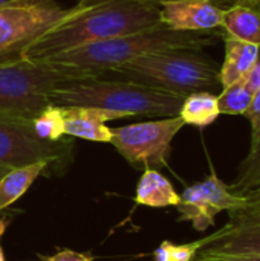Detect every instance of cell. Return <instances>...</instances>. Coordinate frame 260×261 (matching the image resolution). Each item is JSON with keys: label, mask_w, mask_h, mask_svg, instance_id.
<instances>
[{"label": "cell", "mask_w": 260, "mask_h": 261, "mask_svg": "<svg viewBox=\"0 0 260 261\" xmlns=\"http://www.w3.org/2000/svg\"><path fill=\"white\" fill-rule=\"evenodd\" d=\"M161 24L159 5L136 0H106L86 5L74 17L57 23L25 50L23 60H43L86 44L112 40Z\"/></svg>", "instance_id": "6da1fadb"}, {"label": "cell", "mask_w": 260, "mask_h": 261, "mask_svg": "<svg viewBox=\"0 0 260 261\" xmlns=\"http://www.w3.org/2000/svg\"><path fill=\"white\" fill-rule=\"evenodd\" d=\"M215 37L216 34L211 31H175L161 23L144 31L64 50L43 60L104 78L109 70L143 55L166 50H202L215 43Z\"/></svg>", "instance_id": "7a4b0ae2"}, {"label": "cell", "mask_w": 260, "mask_h": 261, "mask_svg": "<svg viewBox=\"0 0 260 261\" xmlns=\"http://www.w3.org/2000/svg\"><path fill=\"white\" fill-rule=\"evenodd\" d=\"M51 104L60 107H95L129 116H178L184 96L136 81L86 78L60 84L49 92Z\"/></svg>", "instance_id": "3957f363"}, {"label": "cell", "mask_w": 260, "mask_h": 261, "mask_svg": "<svg viewBox=\"0 0 260 261\" xmlns=\"http://www.w3.org/2000/svg\"><path fill=\"white\" fill-rule=\"evenodd\" d=\"M136 81L159 90L187 96L221 87L219 67L201 50H166L143 55L106 73L104 78Z\"/></svg>", "instance_id": "277c9868"}, {"label": "cell", "mask_w": 260, "mask_h": 261, "mask_svg": "<svg viewBox=\"0 0 260 261\" xmlns=\"http://www.w3.org/2000/svg\"><path fill=\"white\" fill-rule=\"evenodd\" d=\"M98 78L44 60L0 64V116L34 119L51 104L49 92L75 80Z\"/></svg>", "instance_id": "5b68a950"}, {"label": "cell", "mask_w": 260, "mask_h": 261, "mask_svg": "<svg viewBox=\"0 0 260 261\" xmlns=\"http://www.w3.org/2000/svg\"><path fill=\"white\" fill-rule=\"evenodd\" d=\"M86 5L63 8L55 0H23L0 6V64L23 60L26 47Z\"/></svg>", "instance_id": "8992f818"}, {"label": "cell", "mask_w": 260, "mask_h": 261, "mask_svg": "<svg viewBox=\"0 0 260 261\" xmlns=\"http://www.w3.org/2000/svg\"><path fill=\"white\" fill-rule=\"evenodd\" d=\"M179 116L112 128L110 144L132 165L167 167L172 141L184 127Z\"/></svg>", "instance_id": "52a82bcc"}, {"label": "cell", "mask_w": 260, "mask_h": 261, "mask_svg": "<svg viewBox=\"0 0 260 261\" xmlns=\"http://www.w3.org/2000/svg\"><path fill=\"white\" fill-rule=\"evenodd\" d=\"M248 206L245 196L231 190L230 185L222 182L215 171L204 180L196 182L184 190L176 205L181 222H190L196 231H205L215 226L216 216L222 211L241 213Z\"/></svg>", "instance_id": "ba28073f"}, {"label": "cell", "mask_w": 260, "mask_h": 261, "mask_svg": "<svg viewBox=\"0 0 260 261\" xmlns=\"http://www.w3.org/2000/svg\"><path fill=\"white\" fill-rule=\"evenodd\" d=\"M69 141H43L32 130L31 119L0 116V165L23 167L38 161L60 162L70 153Z\"/></svg>", "instance_id": "9c48e42d"}, {"label": "cell", "mask_w": 260, "mask_h": 261, "mask_svg": "<svg viewBox=\"0 0 260 261\" xmlns=\"http://www.w3.org/2000/svg\"><path fill=\"white\" fill-rule=\"evenodd\" d=\"M253 252H260V214L231 213L225 226L204 239L198 255Z\"/></svg>", "instance_id": "30bf717a"}, {"label": "cell", "mask_w": 260, "mask_h": 261, "mask_svg": "<svg viewBox=\"0 0 260 261\" xmlns=\"http://www.w3.org/2000/svg\"><path fill=\"white\" fill-rule=\"evenodd\" d=\"M161 23L175 31L208 32L221 29L224 8L208 0H176L159 5Z\"/></svg>", "instance_id": "8fae6325"}, {"label": "cell", "mask_w": 260, "mask_h": 261, "mask_svg": "<svg viewBox=\"0 0 260 261\" xmlns=\"http://www.w3.org/2000/svg\"><path fill=\"white\" fill-rule=\"evenodd\" d=\"M64 115V135L93 142H110L112 128L106 122L121 119L123 116L115 112L95 109V107H63Z\"/></svg>", "instance_id": "7c38bea8"}, {"label": "cell", "mask_w": 260, "mask_h": 261, "mask_svg": "<svg viewBox=\"0 0 260 261\" xmlns=\"http://www.w3.org/2000/svg\"><path fill=\"white\" fill-rule=\"evenodd\" d=\"M224 37L257 44L260 47V8L256 0H238L224 11Z\"/></svg>", "instance_id": "4fadbf2b"}, {"label": "cell", "mask_w": 260, "mask_h": 261, "mask_svg": "<svg viewBox=\"0 0 260 261\" xmlns=\"http://www.w3.org/2000/svg\"><path fill=\"white\" fill-rule=\"evenodd\" d=\"M224 40L225 55L224 63L219 67V83L222 89L242 80L251 70L260 55V47L257 44L230 37H224Z\"/></svg>", "instance_id": "5bb4252c"}, {"label": "cell", "mask_w": 260, "mask_h": 261, "mask_svg": "<svg viewBox=\"0 0 260 261\" xmlns=\"http://www.w3.org/2000/svg\"><path fill=\"white\" fill-rule=\"evenodd\" d=\"M136 205L166 208L176 206L179 203V194L175 191L173 185L167 177L153 168H146L143 173L135 194Z\"/></svg>", "instance_id": "9a60e30c"}, {"label": "cell", "mask_w": 260, "mask_h": 261, "mask_svg": "<svg viewBox=\"0 0 260 261\" xmlns=\"http://www.w3.org/2000/svg\"><path fill=\"white\" fill-rule=\"evenodd\" d=\"M49 165L51 162L48 161H38L23 167L11 168L0 179V211L17 202Z\"/></svg>", "instance_id": "2e32d148"}, {"label": "cell", "mask_w": 260, "mask_h": 261, "mask_svg": "<svg viewBox=\"0 0 260 261\" xmlns=\"http://www.w3.org/2000/svg\"><path fill=\"white\" fill-rule=\"evenodd\" d=\"M221 115L218 95L213 92H195L184 98L179 109V118L185 125L205 128L211 125Z\"/></svg>", "instance_id": "e0dca14e"}, {"label": "cell", "mask_w": 260, "mask_h": 261, "mask_svg": "<svg viewBox=\"0 0 260 261\" xmlns=\"http://www.w3.org/2000/svg\"><path fill=\"white\" fill-rule=\"evenodd\" d=\"M260 185V135L250 142L247 158L239 167L236 180L230 185L231 190L241 196Z\"/></svg>", "instance_id": "ac0fdd59"}, {"label": "cell", "mask_w": 260, "mask_h": 261, "mask_svg": "<svg viewBox=\"0 0 260 261\" xmlns=\"http://www.w3.org/2000/svg\"><path fill=\"white\" fill-rule=\"evenodd\" d=\"M34 133L43 139L51 142H58L64 136V115L63 107L49 104L44 107L34 119H32Z\"/></svg>", "instance_id": "d6986e66"}, {"label": "cell", "mask_w": 260, "mask_h": 261, "mask_svg": "<svg viewBox=\"0 0 260 261\" xmlns=\"http://www.w3.org/2000/svg\"><path fill=\"white\" fill-rule=\"evenodd\" d=\"M253 98L254 93L247 87L244 78L228 87H224L218 95L221 115H247Z\"/></svg>", "instance_id": "ffe728a7"}, {"label": "cell", "mask_w": 260, "mask_h": 261, "mask_svg": "<svg viewBox=\"0 0 260 261\" xmlns=\"http://www.w3.org/2000/svg\"><path fill=\"white\" fill-rule=\"evenodd\" d=\"M202 246H204V239L192 242V243H185V245H175V243L166 240L153 251V260L195 261Z\"/></svg>", "instance_id": "44dd1931"}, {"label": "cell", "mask_w": 260, "mask_h": 261, "mask_svg": "<svg viewBox=\"0 0 260 261\" xmlns=\"http://www.w3.org/2000/svg\"><path fill=\"white\" fill-rule=\"evenodd\" d=\"M250 119V125H251V141L256 139L260 135V87L257 92L254 93V98L251 101V106L245 115Z\"/></svg>", "instance_id": "7402d4cb"}, {"label": "cell", "mask_w": 260, "mask_h": 261, "mask_svg": "<svg viewBox=\"0 0 260 261\" xmlns=\"http://www.w3.org/2000/svg\"><path fill=\"white\" fill-rule=\"evenodd\" d=\"M195 261H260V252L228 254V255H198Z\"/></svg>", "instance_id": "603a6c76"}, {"label": "cell", "mask_w": 260, "mask_h": 261, "mask_svg": "<svg viewBox=\"0 0 260 261\" xmlns=\"http://www.w3.org/2000/svg\"><path fill=\"white\" fill-rule=\"evenodd\" d=\"M44 261H95L93 255L84 254V252H77L72 249H61L52 257L44 258Z\"/></svg>", "instance_id": "cb8c5ba5"}, {"label": "cell", "mask_w": 260, "mask_h": 261, "mask_svg": "<svg viewBox=\"0 0 260 261\" xmlns=\"http://www.w3.org/2000/svg\"><path fill=\"white\" fill-rule=\"evenodd\" d=\"M244 196L247 199L248 206L245 211H241V213H244V214H260V185L256 187L254 190L248 191Z\"/></svg>", "instance_id": "d4e9b609"}, {"label": "cell", "mask_w": 260, "mask_h": 261, "mask_svg": "<svg viewBox=\"0 0 260 261\" xmlns=\"http://www.w3.org/2000/svg\"><path fill=\"white\" fill-rule=\"evenodd\" d=\"M244 81L253 93L257 92V89L260 87V55L257 61L254 63V66L251 67V70L244 76Z\"/></svg>", "instance_id": "484cf974"}, {"label": "cell", "mask_w": 260, "mask_h": 261, "mask_svg": "<svg viewBox=\"0 0 260 261\" xmlns=\"http://www.w3.org/2000/svg\"><path fill=\"white\" fill-rule=\"evenodd\" d=\"M98 2H106V0H97L95 3H98ZM136 2H146V3H155V5H162V3H169V2H176V0H136ZM208 2H211V3H215V5H218V6H221V8H224V9H227V8H230L231 5H234L238 0H208ZM93 5V3H92Z\"/></svg>", "instance_id": "4316f807"}, {"label": "cell", "mask_w": 260, "mask_h": 261, "mask_svg": "<svg viewBox=\"0 0 260 261\" xmlns=\"http://www.w3.org/2000/svg\"><path fill=\"white\" fill-rule=\"evenodd\" d=\"M6 228H8V220H6V219H0V261H6V258H5V252H3V248H2V237H3V234H5Z\"/></svg>", "instance_id": "83f0119b"}, {"label": "cell", "mask_w": 260, "mask_h": 261, "mask_svg": "<svg viewBox=\"0 0 260 261\" xmlns=\"http://www.w3.org/2000/svg\"><path fill=\"white\" fill-rule=\"evenodd\" d=\"M11 170V167H5V165H0V179Z\"/></svg>", "instance_id": "f1b7e54d"}, {"label": "cell", "mask_w": 260, "mask_h": 261, "mask_svg": "<svg viewBox=\"0 0 260 261\" xmlns=\"http://www.w3.org/2000/svg\"><path fill=\"white\" fill-rule=\"evenodd\" d=\"M17 2H23V0H0V6L9 5V3H17Z\"/></svg>", "instance_id": "f546056e"}, {"label": "cell", "mask_w": 260, "mask_h": 261, "mask_svg": "<svg viewBox=\"0 0 260 261\" xmlns=\"http://www.w3.org/2000/svg\"><path fill=\"white\" fill-rule=\"evenodd\" d=\"M97 0H77V3H80V5H92Z\"/></svg>", "instance_id": "4dcf8cb0"}, {"label": "cell", "mask_w": 260, "mask_h": 261, "mask_svg": "<svg viewBox=\"0 0 260 261\" xmlns=\"http://www.w3.org/2000/svg\"><path fill=\"white\" fill-rule=\"evenodd\" d=\"M256 3H257V5H259V8H260V0H256Z\"/></svg>", "instance_id": "1f68e13d"}]
</instances>
